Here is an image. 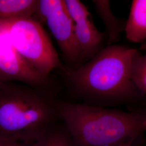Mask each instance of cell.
<instances>
[{"instance_id": "cell-1", "label": "cell", "mask_w": 146, "mask_h": 146, "mask_svg": "<svg viewBox=\"0 0 146 146\" xmlns=\"http://www.w3.org/2000/svg\"><path fill=\"white\" fill-rule=\"evenodd\" d=\"M137 51L108 46L78 68L62 69L69 82L84 97L100 103L130 101L145 95L131 78L132 60Z\"/></svg>"}, {"instance_id": "cell-18", "label": "cell", "mask_w": 146, "mask_h": 146, "mask_svg": "<svg viewBox=\"0 0 146 146\" xmlns=\"http://www.w3.org/2000/svg\"><path fill=\"white\" fill-rule=\"evenodd\" d=\"M20 146H27V144H25V143H22V144H21Z\"/></svg>"}, {"instance_id": "cell-2", "label": "cell", "mask_w": 146, "mask_h": 146, "mask_svg": "<svg viewBox=\"0 0 146 146\" xmlns=\"http://www.w3.org/2000/svg\"><path fill=\"white\" fill-rule=\"evenodd\" d=\"M75 146H115L146 131V108L131 112L53 99Z\"/></svg>"}, {"instance_id": "cell-17", "label": "cell", "mask_w": 146, "mask_h": 146, "mask_svg": "<svg viewBox=\"0 0 146 146\" xmlns=\"http://www.w3.org/2000/svg\"><path fill=\"white\" fill-rule=\"evenodd\" d=\"M5 84V83H4V82H2V81H1V80H0V87H1L2 86H3V84Z\"/></svg>"}, {"instance_id": "cell-3", "label": "cell", "mask_w": 146, "mask_h": 146, "mask_svg": "<svg viewBox=\"0 0 146 146\" xmlns=\"http://www.w3.org/2000/svg\"><path fill=\"white\" fill-rule=\"evenodd\" d=\"M53 99L40 89L5 83L0 87V138L22 144L38 139L59 118Z\"/></svg>"}, {"instance_id": "cell-13", "label": "cell", "mask_w": 146, "mask_h": 146, "mask_svg": "<svg viewBox=\"0 0 146 146\" xmlns=\"http://www.w3.org/2000/svg\"><path fill=\"white\" fill-rule=\"evenodd\" d=\"M68 14L74 23L89 18L90 14L86 5L78 0H64Z\"/></svg>"}, {"instance_id": "cell-4", "label": "cell", "mask_w": 146, "mask_h": 146, "mask_svg": "<svg viewBox=\"0 0 146 146\" xmlns=\"http://www.w3.org/2000/svg\"><path fill=\"white\" fill-rule=\"evenodd\" d=\"M0 27L17 52L43 76L48 78L53 69L62 67L46 32L32 16L2 19Z\"/></svg>"}, {"instance_id": "cell-11", "label": "cell", "mask_w": 146, "mask_h": 146, "mask_svg": "<svg viewBox=\"0 0 146 146\" xmlns=\"http://www.w3.org/2000/svg\"><path fill=\"white\" fill-rule=\"evenodd\" d=\"M27 146H75L66 125H54L36 141Z\"/></svg>"}, {"instance_id": "cell-10", "label": "cell", "mask_w": 146, "mask_h": 146, "mask_svg": "<svg viewBox=\"0 0 146 146\" xmlns=\"http://www.w3.org/2000/svg\"><path fill=\"white\" fill-rule=\"evenodd\" d=\"M37 3L38 0H0V20L32 16Z\"/></svg>"}, {"instance_id": "cell-9", "label": "cell", "mask_w": 146, "mask_h": 146, "mask_svg": "<svg viewBox=\"0 0 146 146\" xmlns=\"http://www.w3.org/2000/svg\"><path fill=\"white\" fill-rule=\"evenodd\" d=\"M98 13L104 22L110 43L118 42L125 29V24L112 13L109 1H93Z\"/></svg>"}, {"instance_id": "cell-6", "label": "cell", "mask_w": 146, "mask_h": 146, "mask_svg": "<svg viewBox=\"0 0 146 146\" xmlns=\"http://www.w3.org/2000/svg\"><path fill=\"white\" fill-rule=\"evenodd\" d=\"M0 80L19 81L37 89H44L49 80L43 76L21 56L5 31L0 27Z\"/></svg>"}, {"instance_id": "cell-19", "label": "cell", "mask_w": 146, "mask_h": 146, "mask_svg": "<svg viewBox=\"0 0 146 146\" xmlns=\"http://www.w3.org/2000/svg\"><path fill=\"white\" fill-rule=\"evenodd\" d=\"M143 125H145V127H146V120L145 121V122H144V123H143Z\"/></svg>"}, {"instance_id": "cell-12", "label": "cell", "mask_w": 146, "mask_h": 146, "mask_svg": "<svg viewBox=\"0 0 146 146\" xmlns=\"http://www.w3.org/2000/svg\"><path fill=\"white\" fill-rule=\"evenodd\" d=\"M131 78L142 93L146 94V54L141 55L137 50L131 63Z\"/></svg>"}, {"instance_id": "cell-14", "label": "cell", "mask_w": 146, "mask_h": 146, "mask_svg": "<svg viewBox=\"0 0 146 146\" xmlns=\"http://www.w3.org/2000/svg\"><path fill=\"white\" fill-rule=\"evenodd\" d=\"M22 144L15 141L7 140L0 138V146H20Z\"/></svg>"}, {"instance_id": "cell-8", "label": "cell", "mask_w": 146, "mask_h": 146, "mask_svg": "<svg viewBox=\"0 0 146 146\" xmlns=\"http://www.w3.org/2000/svg\"><path fill=\"white\" fill-rule=\"evenodd\" d=\"M125 31L131 42L141 44L146 41V0L133 1Z\"/></svg>"}, {"instance_id": "cell-16", "label": "cell", "mask_w": 146, "mask_h": 146, "mask_svg": "<svg viewBox=\"0 0 146 146\" xmlns=\"http://www.w3.org/2000/svg\"><path fill=\"white\" fill-rule=\"evenodd\" d=\"M140 49L142 50H146V41L141 43Z\"/></svg>"}, {"instance_id": "cell-15", "label": "cell", "mask_w": 146, "mask_h": 146, "mask_svg": "<svg viewBox=\"0 0 146 146\" xmlns=\"http://www.w3.org/2000/svg\"><path fill=\"white\" fill-rule=\"evenodd\" d=\"M134 140H131L129 141H126L125 142H123L121 144H119L117 146H131L132 145V143H133V141H134Z\"/></svg>"}, {"instance_id": "cell-7", "label": "cell", "mask_w": 146, "mask_h": 146, "mask_svg": "<svg viewBox=\"0 0 146 146\" xmlns=\"http://www.w3.org/2000/svg\"><path fill=\"white\" fill-rule=\"evenodd\" d=\"M74 29L82 64L103 49L104 37L89 17L74 23Z\"/></svg>"}, {"instance_id": "cell-5", "label": "cell", "mask_w": 146, "mask_h": 146, "mask_svg": "<svg viewBox=\"0 0 146 146\" xmlns=\"http://www.w3.org/2000/svg\"><path fill=\"white\" fill-rule=\"evenodd\" d=\"M38 21L47 24L58 43L63 56L74 68L82 65L76 40L74 23L67 11L64 0H39L34 14Z\"/></svg>"}]
</instances>
